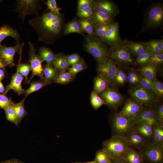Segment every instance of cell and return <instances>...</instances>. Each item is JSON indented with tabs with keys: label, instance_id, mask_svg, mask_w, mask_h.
I'll use <instances>...</instances> for the list:
<instances>
[{
	"label": "cell",
	"instance_id": "cell-1",
	"mask_svg": "<svg viewBox=\"0 0 163 163\" xmlns=\"http://www.w3.org/2000/svg\"><path fill=\"white\" fill-rule=\"evenodd\" d=\"M64 22L62 13L50 11L30 19L29 24L37 33L38 41L53 44L59 38Z\"/></svg>",
	"mask_w": 163,
	"mask_h": 163
},
{
	"label": "cell",
	"instance_id": "cell-2",
	"mask_svg": "<svg viewBox=\"0 0 163 163\" xmlns=\"http://www.w3.org/2000/svg\"><path fill=\"white\" fill-rule=\"evenodd\" d=\"M83 46L85 51L90 54L98 63L104 62L109 58V50L105 43L98 37L86 36Z\"/></svg>",
	"mask_w": 163,
	"mask_h": 163
},
{
	"label": "cell",
	"instance_id": "cell-3",
	"mask_svg": "<svg viewBox=\"0 0 163 163\" xmlns=\"http://www.w3.org/2000/svg\"><path fill=\"white\" fill-rule=\"evenodd\" d=\"M129 146L125 137L112 136L102 143V149L112 159L121 158Z\"/></svg>",
	"mask_w": 163,
	"mask_h": 163
},
{
	"label": "cell",
	"instance_id": "cell-4",
	"mask_svg": "<svg viewBox=\"0 0 163 163\" xmlns=\"http://www.w3.org/2000/svg\"><path fill=\"white\" fill-rule=\"evenodd\" d=\"M144 163H163V144L146 141L140 150Z\"/></svg>",
	"mask_w": 163,
	"mask_h": 163
},
{
	"label": "cell",
	"instance_id": "cell-5",
	"mask_svg": "<svg viewBox=\"0 0 163 163\" xmlns=\"http://www.w3.org/2000/svg\"><path fill=\"white\" fill-rule=\"evenodd\" d=\"M128 92L130 98L143 107H153L159 101L153 92L139 85L130 87Z\"/></svg>",
	"mask_w": 163,
	"mask_h": 163
},
{
	"label": "cell",
	"instance_id": "cell-6",
	"mask_svg": "<svg viewBox=\"0 0 163 163\" xmlns=\"http://www.w3.org/2000/svg\"><path fill=\"white\" fill-rule=\"evenodd\" d=\"M40 0H17L13 11L18 12V18L24 22L27 15H39V12L42 8L40 3L43 2Z\"/></svg>",
	"mask_w": 163,
	"mask_h": 163
},
{
	"label": "cell",
	"instance_id": "cell-7",
	"mask_svg": "<svg viewBox=\"0 0 163 163\" xmlns=\"http://www.w3.org/2000/svg\"><path fill=\"white\" fill-rule=\"evenodd\" d=\"M109 58L117 66L127 69L132 64H134L135 60L132 54L126 45H123L109 50Z\"/></svg>",
	"mask_w": 163,
	"mask_h": 163
},
{
	"label": "cell",
	"instance_id": "cell-8",
	"mask_svg": "<svg viewBox=\"0 0 163 163\" xmlns=\"http://www.w3.org/2000/svg\"><path fill=\"white\" fill-rule=\"evenodd\" d=\"M111 123L112 136L124 137L133 131L134 126L133 119L122 116L117 112L112 115Z\"/></svg>",
	"mask_w": 163,
	"mask_h": 163
},
{
	"label": "cell",
	"instance_id": "cell-9",
	"mask_svg": "<svg viewBox=\"0 0 163 163\" xmlns=\"http://www.w3.org/2000/svg\"><path fill=\"white\" fill-rule=\"evenodd\" d=\"M99 94L104 100L105 104L113 110H117L124 101L123 95L119 92L117 87L113 85H111Z\"/></svg>",
	"mask_w": 163,
	"mask_h": 163
},
{
	"label": "cell",
	"instance_id": "cell-10",
	"mask_svg": "<svg viewBox=\"0 0 163 163\" xmlns=\"http://www.w3.org/2000/svg\"><path fill=\"white\" fill-rule=\"evenodd\" d=\"M28 43L29 56L28 62L30 65L32 72L31 75L28 81L29 83L32 78L36 76L39 77L41 80H44L42 63L44 61L39 54H36V49L34 44L30 41H28Z\"/></svg>",
	"mask_w": 163,
	"mask_h": 163
},
{
	"label": "cell",
	"instance_id": "cell-11",
	"mask_svg": "<svg viewBox=\"0 0 163 163\" xmlns=\"http://www.w3.org/2000/svg\"><path fill=\"white\" fill-rule=\"evenodd\" d=\"M118 67L109 58L107 60L98 63L97 70L98 75H100L113 85Z\"/></svg>",
	"mask_w": 163,
	"mask_h": 163
},
{
	"label": "cell",
	"instance_id": "cell-12",
	"mask_svg": "<svg viewBox=\"0 0 163 163\" xmlns=\"http://www.w3.org/2000/svg\"><path fill=\"white\" fill-rule=\"evenodd\" d=\"M24 43L19 42L13 46L0 45V59L5 67H13L15 65L14 58L15 54L22 50Z\"/></svg>",
	"mask_w": 163,
	"mask_h": 163
},
{
	"label": "cell",
	"instance_id": "cell-13",
	"mask_svg": "<svg viewBox=\"0 0 163 163\" xmlns=\"http://www.w3.org/2000/svg\"><path fill=\"white\" fill-rule=\"evenodd\" d=\"M102 40L109 46L111 49L115 48L123 44L120 36L118 22L112 23Z\"/></svg>",
	"mask_w": 163,
	"mask_h": 163
},
{
	"label": "cell",
	"instance_id": "cell-14",
	"mask_svg": "<svg viewBox=\"0 0 163 163\" xmlns=\"http://www.w3.org/2000/svg\"><path fill=\"white\" fill-rule=\"evenodd\" d=\"M133 122L134 125L145 123L152 126L156 123H158L153 107H143L133 119Z\"/></svg>",
	"mask_w": 163,
	"mask_h": 163
},
{
	"label": "cell",
	"instance_id": "cell-15",
	"mask_svg": "<svg viewBox=\"0 0 163 163\" xmlns=\"http://www.w3.org/2000/svg\"><path fill=\"white\" fill-rule=\"evenodd\" d=\"M163 21L162 6L158 4L152 7L149 11L147 17L146 24L148 27H156L161 24Z\"/></svg>",
	"mask_w": 163,
	"mask_h": 163
},
{
	"label": "cell",
	"instance_id": "cell-16",
	"mask_svg": "<svg viewBox=\"0 0 163 163\" xmlns=\"http://www.w3.org/2000/svg\"><path fill=\"white\" fill-rule=\"evenodd\" d=\"M143 107L138 102L130 97L126 100L122 109L118 113L122 116L133 119Z\"/></svg>",
	"mask_w": 163,
	"mask_h": 163
},
{
	"label": "cell",
	"instance_id": "cell-17",
	"mask_svg": "<svg viewBox=\"0 0 163 163\" xmlns=\"http://www.w3.org/2000/svg\"><path fill=\"white\" fill-rule=\"evenodd\" d=\"M95 10L108 14L113 17L119 13L116 5L112 2L108 0H93Z\"/></svg>",
	"mask_w": 163,
	"mask_h": 163
},
{
	"label": "cell",
	"instance_id": "cell-18",
	"mask_svg": "<svg viewBox=\"0 0 163 163\" xmlns=\"http://www.w3.org/2000/svg\"><path fill=\"white\" fill-rule=\"evenodd\" d=\"M23 79V76L16 71V73L12 75L10 83L6 86L3 94L6 95L11 89L12 90L19 96L25 93L26 90L22 88L21 85Z\"/></svg>",
	"mask_w": 163,
	"mask_h": 163
},
{
	"label": "cell",
	"instance_id": "cell-19",
	"mask_svg": "<svg viewBox=\"0 0 163 163\" xmlns=\"http://www.w3.org/2000/svg\"><path fill=\"white\" fill-rule=\"evenodd\" d=\"M129 147L140 151L147 141L139 134L132 131L125 137Z\"/></svg>",
	"mask_w": 163,
	"mask_h": 163
},
{
	"label": "cell",
	"instance_id": "cell-20",
	"mask_svg": "<svg viewBox=\"0 0 163 163\" xmlns=\"http://www.w3.org/2000/svg\"><path fill=\"white\" fill-rule=\"evenodd\" d=\"M122 158L128 163H143V158L141 152L129 147L124 153Z\"/></svg>",
	"mask_w": 163,
	"mask_h": 163
},
{
	"label": "cell",
	"instance_id": "cell-21",
	"mask_svg": "<svg viewBox=\"0 0 163 163\" xmlns=\"http://www.w3.org/2000/svg\"><path fill=\"white\" fill-rule=\"evenodd\" d=\"M8 37L13 38L16 43L19 42L20 35L17 30L9 25L4 24L0 27V45L2 41Z\"/></svg>",
	"mask_w": 163,
	"mask_h": 163
},
{
	"label": "cell",
	"instance_id": "cell-22",
	"mask_svg": "<svg viewBox=\"0 0 163 163\" xmlns=\"http://www.w3.org/2000/svg\"><path fill=\"white\" fill-rule=\"evenodd\" d=\"M158 66L148 64L141 66L138 70L142 76L153 81L157 78Z\"/></svg>",
	"mask_w": 163,
	"mask_h": 163
},
{
	"label": "cell",
	"instance_id": "cell-23",
	"mask_svg": "<svg viewBox=\"0 0 163 163\" xmlns=\"http://www.w3.org/2000/svg\"><path fill=\"white\" fill-rule=\"evenodd\" d=\"M152 125L144 123L135 125L133 130L136 132L143 137L147 141L153 139Z\"/></svg>",
	"mask_w": 163,
	"mask_h": 163
},
{
	"label": "cell",
	"instance_id": "cell-24",
	"mask_svg": "<svg viewBox=\"0 0 163 163\" xmlns=\"http://www.w3.org/2000/svg\"><path fill=\"white\" fill-rule=\"evenodd\" d=\"M53 66L59 72H66L69 68L66 55L61 52L56 54Z\"/></svg>",
	"mask_w": 163,
	"mask_h": 163
},
{
	"label": "cell",
	"instance_id": "cell-25",
	"mask_svg": "<svg viewBox=\"0 0 163 163\" xmlns=\"http://www.w3.org/2000/svg\"><path fill=\"white\" fill-rule=\"evenodd\" d=\"M63 35H67L69 34L76 33L84 36V33L82 30L78 20L74 18L72 20L66 24L63 28Z\"/></svg>",
	"mask_w": 163,
	"mask_h": 163
},
{
	"label": "cell",
	"instance_id": "cell-26",
	"mask_svg": "<svg viewBox=\"0 0 163 163\" xmlns=\"http://www.w3.org/2000/svg\"><path fill=\"white\" fill-rule=\"evenodd\" d=\"M111 85L103 77L97 75L94 79L93 91L99 94L107 89Z\"/></svg>",
	"mask_w": 163,
	"mask_h": 163
},
{
	"label": "cell",
	"instance_id": "cell-27",
	"mask_svg": "<svg viewBox=\"0 0 163 163\" xmlns=\"http://www.w3.org/2000/svg\"><path fill=\"white\" fill-rule=\"evenodd\" d=\"M39 55L46 64L53 66L56 54L51 50L44 46H40L38 50Z\"/></svg>",
	"mask_w": 163,
	"mask_h": 163
},
{
	"label": "cell",
	"instance_id": "cell-28",
	"mask_svg": "<svg viewBox=\"0 0 163 163\" xmlns=\"http://www.w3.org/2000/svg\"><path fill=\"white\" fill-rule=\"evenodd\" d=\"M126 46L130 52L136 57L145 53L147 50L144 43L130 41Z\"/></svg>",
	"mask_w": 163,
	"mask_h": 163
},
{
	"label": "cell",
	"instance_id": "cell-29",
	"mask_svg": "<svg viewBox=\"0 0 163 163\" xmlns=\"http://www.w3.org/2000/svg\"><path fill=\"white\" fill-rule=\"evenodd\" d=\"M144 43L147 50L152 55L163 53L162 40H151Z\"/></svg>",
	"mask_w": 163,
	"mask_h": 163
},
{
	"label": "cell",
	"instance_id": "cell-30",
	"mask_svg": "<svg viewBox=\"0 0 163 163\" xmlns=\"http://www.w3.org/2000/svg\"><path fill=\"white\" fill-rule=\"evenodd\" d=\"M81 28L89 36H94V24L92 19L80 18L78 20Z\"/></svg>",
	"mask_w": 163,
	"mask_h": 163
},
{
	"label": "cell",
	"instance_id": "cell-31",
	"mask_svg": "<svg viewBox=\"0 0 163 163\" xmlns=\"http://www.w3.org/2000/svg\"><path fill=\"white\" fill-rule=\"evenodd\" d=\"M113 18L108 14L95 10L92 19L95 25L111 23Z\"/></svg>",
	"mask_w": 163,
	"mask_h": 163
},
{
	"label": "cell",
	"instance_id": "cell-32",
	"mask_svg": "<svg viewBox=\"0 0 163 163\" xmlns=\"http://www.w3.org/2000/svg\"><path fill=\"white\" fill-rule=\"evenodd\" d=\"M141 74L134 68H130L127 73V82L131 87L138 85Z\"/></svg>",
	"mask_w": 163,
	"mask_h": 163
},
{
	"label": "cell",
	"instance_id": "cell-33",
	"mask_svg": "<svg viewBox=\"0 0 163 163\" xmlns=\"http://www.w3.org/2000/svg\"><path fill=\"white\" fill-rule=\"evenodd\" d=\"M42 68L44 79L52 83L59 72L53 66L47 64L43 65Z\"/></svg>",
	"mask_w": 163,
	"mask_h": 163
},
{
	"label": "cell",
	"instance_id": "cell-34",
	"mask_svg": "<svg viewBox=\"0 0 163 163\" xmlns=\"http://www.w3.org/2000/svg\"><path fill=\"white\" fill-rule=\"evenodd\" d=\"M44 80H41L37 81H34L30 83L29 88L26 90L25 92V97H26L29 94L36 91L43 87L52 84Z\"/></svg>",
	"mask_w": 163,
	"mask_h": 163
},
{
	"label": "cell",
	"instance_id": "cell-35",
	"mask_svg": "<svg viewBox=\"0 0 163 163\" xmlns=\"http://www.w3.org/2000/svg\"><path fill=\"white\" fill-rule=\"evenodd\" d=\"M26 97L24 98L20 102L15 103L11 106L17 116L19 124L22 119L28 114L24 106V102Z\"/></svg>",
	"mask_w": 163,
	"mask_h": 163
},
{
	"label": "cell",
	"instance_id": "cell-36",
	"mask_svg": "<svg viewBox=\"0 0 163 163\" xmlns=\"http://www.w3.org/2000/svg\"><path fill=\"white\" fill-rule=\"evenodd\" d=\"M153 134L152 140L163 144V126L156 123L152 126Z\"/></svg>",
	"mask_w": 163,
	"mask_h": 163
},
{
	"label": "cell",
	"instance_id": "cell-37",
	"mask_svg": "<svg viewBox=\"0 0 163 163\" xmlns=\"http://www.w3.org/2000/svg\"><path fill=\"white\" fill-rule=\"evenodd\" d=\"M127 82V73L123 69L118 67L113 85L116 87L123 86Z\"/></svg>",
	"mask_w": 163,
	"mask_h": 163
},
{
	"label": "cell",
	"instance_id": "cell-38",
	"mask_svg": "<svg viewBox=\"0 0 163 163\" xmlns=\"http://www.w3.org/2000/svg\"><path fill=\"white\" fill-rule=\"evenodd\" d=\"M74 78V77L68 72H59L56 76L53 82L60 85H65L71 82Z\"/></svg>",
	"mask_w": 163,
	"mask_h": 163
},
{
	"label": "cell",
	"instance_id": "cell-39",
	"mask_svg": "<svg viewBox=\"0 0 163 163\" xmlns=\"http://www.w3.org/2000/svg\"><path fill=\"white\" fill-rule=\"evenodd\" d=\"M21 58L20 57V61L18 64L16 71L24 77V83L28 84V80L27 76L29 72L31 71V67L30 64L28 62L27 63H20Z\"/></svg>",
	"mask_w": 163,
	"mask_h": 163
},
{
	"label": "cell",
	"instance_id": "cell-40",
	"mask_svg": "<svg viewBox=\"0 0 163 163\" xmlns=\"http://www.w3.org/2000/svg\"><path fill=\"white\" fill-rule=\"evenodd\" d=\"M87 67L86 62L82 58L80 61L69 67L68 72L71 75L75 77L78 73L86 69Z\"/></svg>",
	"mask_w": 163,
	"mask_h": 163
},
{
	"label": "cell",
	"instance_id": "cell-41",
	"mask_svg": "<svg viewBox=\"0 0 163 163\" xmlns=\"http://www.w3.org/2000/svg\"><path fill=\"white\" fill-rule=\"evenodd\" d=\"M112 23L95 24L94 26V36L102 40Z\"/></svg>",
	"mask_w": 163,
	"mask_h": 163
},
{
	"label": "cell",
	"instance_id": "cell-42",
	"mask_svg": "<svg viewBox=\"0 0 163 163\" xmlns=\"http://www.w3.org/2000/svg\"><path fill=\"white\" fill-rule=\"evenodd\" d=\"M96 163H111V158L102 149H99L95 153L94 160Z\"/></svg>",
	"mask_w": 163,
	"mask_h": 163
},
{
	"label": "cell",
	"instance_id": "cell-43",
	"mask_svg": "<svg viewBox=\"0 0 163 163\" xmlns=\"http://www.w3.org/2000/svg\"><path fill=\"white\" fill-rule=\"evenodd\" d=\"M90 103L93 108L97 110L103 105L105 104L103 99L93 91L90 94Z\"/></svg>",
	"mask_w": 163,
	"mask_h": 163
},
{
	"label": "cell",
	"instance_id": "cell-44",
	"mask_svg": "<svg viewBox=\"0 0 163 163\" xmlns=\"http://www.w3.org/2000/svg\"><path fill=\"white\" fill-rule=\"evenodd\" d=\"M11 106L4 110L6 119L9 121L19 127V122L16 114Z\"/></svg>",
	"mask_w": 163,
	"mask_h": 163
},
{
	"label": "cell",
	"instance_id": "cell-45",
	"mask_svg": "<svg viewBox=\"0 0 163 163\" xmlns=\"http://www.w3.org/2000/svg\"><path fill=\"white\" fill-rule=\"evenodd\" d=\"M158 123L163 126V104L159 101L153 107Z\"/></svg>",
	"mask_w": 163,
	"mask_h": 163
},
{
	"label": "cell",
	"instance_id": "cell-46",
	"mask_svg": "<svg viewBox=\"0 0 163 163\" xmlns=\"http://www.w3.org/2000/svg\"><path fill=\"white\" fill-rule=\"evenodd\" d=\"M151 55L150 52L147 50L144 53L136 57L135 60L134 64L141 66L148 64Z\"/></svg>",
	"mask_w": 163,
	"mask_h": 163
},
{
	"label": "cell",
	"instance_id": "cell-47",
	"mask_svg": "<svg viewBox=\"0 0 163 163\" xmlns=\"http://www.w3.org/2000/svg\"><path fill=\"white\" fill-rule=\"evenodd\" d=\"M95 11L93 4L84 9L80 12L77 13L80 18L92 19Z\"/></svg>",
	"mask_w": 163,
	"mask_h": 163
},
{
	"label": "cell",
	"instance_id": "cell-48",
	"mask_svg": "<svg viewBox=\"0 0 163 163\" xmlns=\"http://www.w3.org/2000/svg\"><path fill=\"white\" fill-rule=\"evenodd\" d=\"M154 93L159 101L163 97V84L157 78L153 81Z\"/></svg>",
	"mask_w": 163,
	"mask_h": 163
},
{
	"label": "cell",
	"instance_id": "cell-49",
	"mask_svg": "<svg viewBox=\"0 0 163 163\" xmlns=\"http://www.w3.org/2000/svg\"><path fill=\"white\" fill-rule=\"evenodd\" d=\"M14 103L6 95L0 93V109H5L12 106Z\"/></svg>",
	"mask_w": 163,
	"mask_h": 163
},
{
	"label": "cell",
	"instance_id": "cell-50",
	"mask_svg": "<svg viewBox=\"0 0 163 163\" xmlns=\"http://www.w3.org/2000/svg\"><path fill=\"white\" fill-rule=\"evenodd\" d=\"M138 85L146 89L151 91L153 92H154L153 82L142 75Z\"/></svg>",
	"mask_w": 163,
	"mask_h": 163
},
{
	"label": "cell",
	"instance_id": "cell-51",
	"mask_svg": "<svg viewBox=\"0 0 163 163\" xmlns=\"http://www.w3.org/2000/svg\"><path fill=\"white\" fill-rule=\"evenodd\" d=\"M69 66H72L81 61L82 58L77 53H75L66 56Z\"/></svg>",
	"mask_w": 163,
	"mask_h": 163
},
{
	"label": "cell",
	"instance_id": "cell-52",
	"mask_svg": "<svg viewBox=\"0 0 163 163\" xmlns=\"http://www.w3.org/2000/svg\"><path fill=\"white\" fill-rule=\"evenodd\" d=\"M163 63V53L152 55L148 64L159 66Z\"/></svg>",
	"mask_w": 163,
	"mask_h": 163
},
{
	"label": "cell",
	"instance_id": "cell-53",
	"mask_svg": "<svg viewBox=\"0 0 163 163\" xmlns=\"http://www.w3.org/2000/svg\"><path fill=\"white\" fill-rule=\"evenodd\" d=\"M47 8L46 10H49L50 11L56 13H60L59 11L62 9L58 7L55 0H48L45 2Z\"/></svg>",
	"mask_w": 163,
	"mask_h": 163
},
{
	"label": "cell",
	"instance_id": "cell-54",
	"mask_svg": "<svg viewBox=\"0 0 163 163\" xmlns=\"http://www.w3.org/2000/svg\"><path fill=\"white\" fill-rule=\"evenodd\" d=\"M93 4L92 0H79L78 1L77 13Z\"/></svg>",
	"mask_w": 163,
	"mask_h": 163
},
{
	"label": "cell",
	"instance_id": "cell-55",
	"mask_svg": "<svg viewBox=\"0 0 163 163\" xmlns=\"http://www.w3.org/2000/svg\"><path fill=\"white\" fill-rule=\"evenodd\" d=\"M1 163H24L23 162L15 158H12L4 161Z\"/></svg>",
	"mask_w": 163,
	"mask_h": 163
},
{
	"label": "cell",
	"instance_id": "cell-56",
	"mask_svg": "<svg viewBox=\"0 0 163 163\" xmlns=\"http://www.w3.org/2000/svg\"><path fill=\"white\" fill-rule=\"evenodd\" d=\"M111 163H128L122 158L112 159Z\"/></svg>",
	"mask_w": 163,
	"mask_h": 163
},
{
	"label": "cell",
	"instance_id": "cell-57",
	"mask_svg": "<svg viewBox=\"0 0 163 163\" xmlns=\"http://www.w3.org/2000/svg\"><path fill=\"white\" fill-rule=\"evenodd\" d=\"M5 77V72L3 69H0V81H1Z\"/></svg>",
	"mask_w": 163,
	"mask_h": 163
},
{
	"label": "cell",
	"instance_id": "cell-58",
	"mask_svg": "<svg viewBox=\"0 0 163 163\" xmlns=\"http://www.w3.org/2000/svg\"><path fill=\"white\" fill-rule=\"evenodd\" d=\"M5 91V88L1 82L0 81V93L3 94Z\"/></svg>",
	"mask_w": 163,
	"mask_h": 163
},
{
	"label": "cell",
	"instance_id": "cell-59",
	"mask_svg": "<svg viewBox=\"0 0 163 163\" xmlns=\"http://www.w3.org/2000/svg\"><path fill=\"white\" fill-rule=\"evenodd\" d=\"M5 66L2 62L1 60L0 59V69H4L5 68Z\"/></svg>",
	"mask_w": 163,
	"mask_h": 163
},
{
	"label": "cell",
	"instance_id": "cell-60",
	"mask_svg": "<svg viewBox=\"0 0 163 163\" xmlns=\"http://www.w3.org/2000/svg\"><path fill=\"white\" fill-rule=\"evenodd\" d=\"M81 163H96V162L94 160L93 161H92L84 162H81Z\"/></svg>",
	"mask_w": 163,
	"mask_h": 163
},
{
	"label": "cell",
	"instance_id": "cell-61",
	"mask_svg": "<svg viewBox=\"0 0 163 163\" xmlns=\"http://www.w3.org/2000/svg\"><path fill=\"white\" fill-rule=\"evenodd\" d=\"M81 163V162H73V163Z\"/></svg>",
	"mask_w": 163,
	"mask_h": 163
},
{
	"label": "cell",
	"instance_id": "cell-62",
	"mask_svg": "<svg viewBox=\"0 0 163 163\" xmlns=\"http://www.w3.org/2000/svg\"><path fill=\"white\" fill-rule=\"evenodd\" d=\"M1 0H0V2H1Z\"/></svg>",
	"mask_w": 163,
	"mask_h": 163
}]
</instances>
